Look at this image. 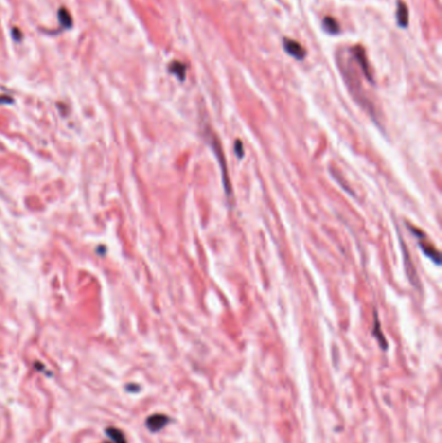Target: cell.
Returning <instances> with one entry per match:
<instances>
[{"label": "cell", "mask_w": 442, "mask_h": 443, "mask_svg": "<svg viewBox=\"0 0 442 443\" xmlns=\"http://www.w3.org/2000/svg\"><path fill=\"white\" fill-rule=\"evenodd\" d=\"M340 68H341L342 75L345 78L346 85H348L350 93L353 95V97L357 100L358 104L361 105L362 108L365 109L366 112L372 117V120L376 121V112H375L372 103L370 101V99L365 93L363 89H362L361 78H358L357 70H355V68L353 65V58L345 60V64L340 62Z\"/></svg>", "instance_id": "cell-1"}, {"label": "cell", "mask_w": 442, "mask_h": 443, "mask_svg": "<svg viewBox=\"0 0 442 443\" xmlns=\"http://www.w3.org/2000/svg\"><path fill=\"white\" fill-rule=\"evenodd\" d=\"M202 136H204V139L206 140V143L210 145V148L213 150V153L215 154V157H217V161L218 163H219V167H221L222 181H223V188H225L226 197H227L229 204H231V202H232V187H231V181H230L227 162H226V156L225 153H223V149H222L221 142L218 139V136L210 130V126H208V124H206V126H202Z\"/></svg>", "instance_id": "cell-2"}, {"label": "cell", "mask_w": 442, "mask_h": 443, "mask_svg": "<svg viewBox=\"0 0 442 443\" xmlns=\"http://www.w3.org/2000/svg\"><path fill=\"white\" fill-rule=\"evenodd\" d=\"M406 226H407L408 230H410V231L414 233V236H415L416 239H418V244H419V247L422 248V250L424 251V254L427 255L431 261H433L436 265H440V263H441V255H440L439 250L435 248V245L428 241L425 233H424L422 230H419V228L414 227V226L408 223V222L406 223Z\"/></svg>", "instance_id": "cell-3"}, {"label": "cell", "mask_w": 442, "mask_h": 443, "mask_svg": "<svg viewBox=\"0 0 442 443\" xmlns=\"http://www.w3.org/2000/svg\"><path fill=\"white\" fill-rule=\"evenodd\" d=\"M401 241V248H402V257H404V266H405V271H406V276H407L408 282L411 284L412 286H415L416 289H420V282L419 278H418V274H416L415 266H414V263H412V259L410 257V253H408L407 248L405 245L404 240L402 237H400Z\"/></svg>", "instance_id": "cell-4"}, {"label": "cell", "mask_w": 442, "mask_h": 443, "mask_svg": "<svg viewBox=\"0 0 442 443\" xmlns=\"http://www.w3.org/2000/svg\"><path fill=\"white\" fill-rule=\"evenodd\" d=\"M352 54H353L354 61L357 62L359 66V70L362 71V74L367 78V81H370L371 83H373V77L371 70H370V64L367 61V56H366L365 48L362 46H355L352 48Z\"/></svg>", "instance_id": "cell-5"}, {"label": "cell", "mask_w": 442, "mask_h": 443, "mask_svg": "<svg viewBox=\"0 0 442 443\" xmlns=\"http://www.w3.org/2000/svg\"><path fill=\"white\" fill-rule=\"evenodd\" d=\"M283 48L289 56H292L296 60H303L306 57V50L303 48L301 43L296 42L293 39L284 38L283 39Z\"/></svg>", "instance_id": "cell-6"}, {"label": "cell", "mask_w": 442, "mask_h": 443, "mask_svg": "<svg viewBox=\"0 0 442 443\" xmlns=\"http://www.w3.org/2000/svg\"><path fill=\"white\" fill-rule=\"evenodd\" d=\"M167 423H169V417L161 415V413H157V415H152V416L148 417L147 426L151 432H159Z\"/></svg>", "instance_id": "cell-7"}, {"label": "cell", "mask_w": 442, "mask_h": 443, "mask_svg": "<svg viewBox=\"0 0 442 443\" xmlns=\"http://www.w3.org/2000/svg\"><path fill=\"white\" fill-rule=\"evenodd\" d=\"M397 22L401 27H407L408 26V8L406 5L405 1L398 0L397 1V12H396Z\"/></svg>", "instance_id": "cell-8"}, {"label": "cell", "mask_w": 442, "mask_h": 443, "mask_svg": "<svg viewBox=\"0 0 442 443\" xmlns=\"http://www.w3.org/2000/svg\"><path fill=\"white\" fill-rule=\"evenodd\" d=\"M323 30L328 33L331 35H336L340 33V23L337 22V19L332 17V16H327L323 18L322 22Z\"/></svg>", "instance_id": "cell-9"}, {"label": "cell", "mask_w": 442, "mask_h": 443, "mask_svg": "<svg viewBox=\"0 0 442 443\" xmlns=\"http://www.w3.org/2000/svg\"><path fill=\"white\" fill-rule=\"evenodd\" d=\"M373 320H375V325H373V336L376 337L377 342L381 346L383 350H387V347H388V343H387V339H385L384 335H383V332H381V327H380V321H379V316H377V312H373Z\"/></svg>", "instance_id": "cell-10"}, {"label": "cell", "mask_w": 442, "mask_h": 443, "mask_svg": "<svg viewBox=\"0 0 442 443\" xmlns=\"http://www.w3.org/2000/svg\"><path fill=\"white\" fill-rule=\"evenodd\" d=\"M186 70L187 66L180 61H173L170 62V65H169V71H170L171 74H174L175 77L178 78L180 82H183L186 79Z\"/></svg>", "instance_id": "cell-11"}, {"label": "cell", "mask_w": 442, "mask_h": 443, "mask_svg": "<svg viewBox=\"0 0 442 443\" xmlns=\"http://www.w3.org/2000/svg\"><path fill=\"white\" fill-rule=\"evenodd\" d=\"M58 19H60V22H61L64 29H70V27L73 26V19H71V16H70L69 12L66 11V8H60V11H58Z\"/></svg>", "instance_id": "cell-12"}, {"label": "cell", "mask_w": 442, "mask_h": 443, "mask_svg": "<svg viewBox=\"0 0 442 443\" xmlns=\"http://www.w3.org/2000/svg\"><path fill=\"white\" fill-rule=\"evenodd\" d=\"M106 433H108V436L114 441V443H127V441L124 438V434L121 432L120 429L108 428L106 429Z\"/></svg>", "instance_id": "cell-13"}, {"label": "cell", "mask_w": 442, "mask_h": 443, "mask_svg": "<svg viewBox=\"0 0 442 443\" xmlns=\"http://www.w3.org/2000/svg\"><path fill=\"white\" fill-rule=\"evenodd\" d=\"M235 153L239 158L244 157V149H243V143H241L240 140H236L235 142Z\"/></svg>", "instance_id": "cell-14"}, {"label": "cell", "mask_w": 442, "mask_h": 443, "mask_svg": "<svg viewBox=\"0 0 442 443\" xmlns=\"http://www.w3.org/2000/svg\"><path fill=\"white\" fill-rule=\"evenodd\" d=\"M13 35H15L16 40H18L19 35H18V33H17V29H15V31H13Z\"/></svg>", "instance_id": "cell-15"}]
</instances>
